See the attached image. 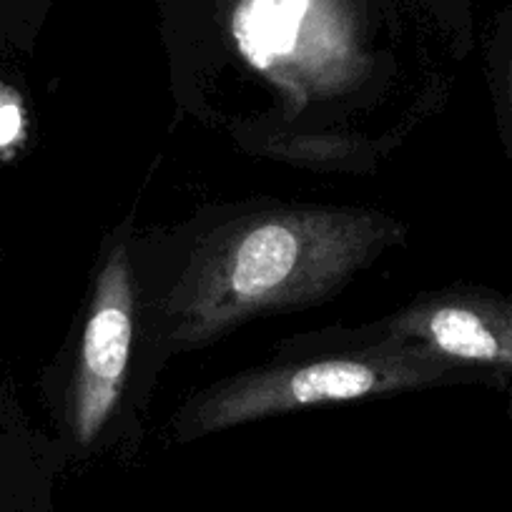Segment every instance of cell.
Returning a JSON list of instances; mask_svg holds the SVG:
<instances>
[{"label":"cell","mask_w":512,"mask_h":512,"mask_svg":"<svg viewBox=\"0 0 512 512\" xmlns=\"http://www.w3.org/2000/svg\"><path fill=\"white\" fill-rule=\"evenodd\" d=\"M395 216L349 206H287L226 221L191 251L161 302L166 339L194 349L269 312L337 294L402 241Z\"/></svg>","instance_id":"obj_1"},{"label":"cell","mask_w":512,"mask_h":512,"mask_svg":"<svg viewBox=\"0 0 512 512\" xmlns=\"http://www.w3.org/2000/svg\"><path fill=\"white\" fill-rule=\"evenodd\" d=\"M462 374V367L420 347L374 342L362 352L279 364L214 384L179 412L174 432L179 440H196L304 407L422 390Z\"/></svg>","instance_id":"obj_2"},{"label":"cell","mask_w":512,"mask_h":512,"mask_svg":"<svg viewBox=\"0 0 512 512\" xmlns=\"http://www.w3.org/2000/svg\"><path fill=\"white\" fill-rule=\"evenodd\" d=\"M136 334V284L126 241H113L98 272L71 387V430L91 445L116 412Z\"/></svg>","instance_id":"obj_3"},{"label":"cell","mask_w":512,"mask_h":512,"mask_svg":"<svg viewBox=\"0 0 512 512\" xmlns=\"http://www.w3.org/2000/svg\"><path fill=\"white\" fill-rule=\"evenodd\" d=\"M379 342L410 344L437 359L512 372V302L485 292H440L415 299L377 327Z\"/></svg>","instance_id":"obj_4"},{"label":"cell","mask_w":512,"mask_h":512,"mask_svg":"<svg viewBox=\"0 0 512 512\" xmlns=\"http://www.w3.org/2000/svg\"><path fill=\"white\" fill-rule=\"evenodd\" d=\"M21 126V106L13 98V93L6 91V96H0V146L11 144L21 134Z\"/></svg>","instance_id":"obj_5"},{"label":"cell","mask_w":512,"mask_h":512,"mask_svg":"<svg viewBox=\"0 0 512 512\" xmlns=\"http://www.w3.org/2000/svg\"><path fill=\"white\" fill-rule=\"evenodd\" d=\"M505 93H507V106H510V113H512V51H510V58H507V68H505Z\"/></svg>","instance_id":"obj_6"}]
</instances>
